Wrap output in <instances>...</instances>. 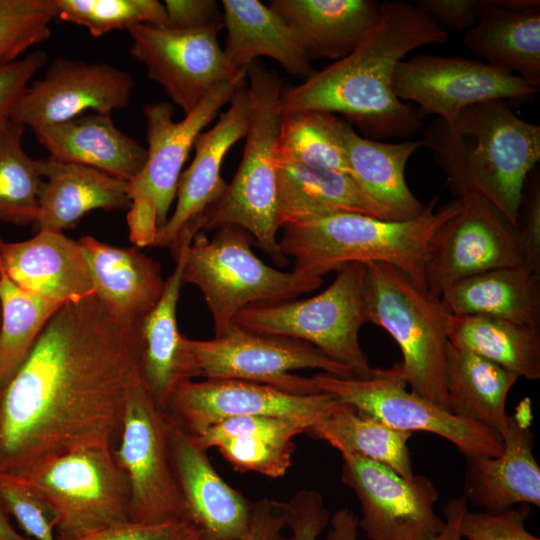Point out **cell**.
Wrapping results in <instances>:
<instances>
[{"mask_svg":"<svg viewBox=\"0 0 540 540\" xmlns=\"http://www.w3.org/2000/svg\"><path fill=\"white\" fill-rule=\"evenodd\" d=\"M143 320L96 294L62 306L0 390V472L29 479L53 460L113 449L142 380Z\"/></svg>","mask_w":540,"mask_h":540,"instance_id":"cell-1","label":"cell"},{"mask_svg":"<svg viewBox=\"0 0 540 540\" xmlns=\"http://www.w3.org/2000/svg\"><path fill=\"white\" fill-rule=\"evenodd\" d=\"M447 39L445 28L415 5L384 1L376 23L350 54L282 91L281 111L338 113L374 140L408 137L422 120L395 95V68L411 51Z\"/></svg>","mask_w":540,"mask_h":540,"instance_id":"cell-2","label":"cell"},{"mask_svg":"<svg viewBox=\"0 0 540 540\" xmlns=\"http://www.w3.org/2000/svg\"><path fill=\"white\" fill-rule=\"evenodd\" d=\"M422 140L454 189L479 193L518 231L528 174L540 160L538 125L495 99L464 108L452 126L435 120Z\"/></svg>","mask_w":540,"mask_h":540,"instance_id":"cell-3","label":"cell"},{"mask_svg":"<svg viewBox=\"0 0 540 540\" xmlns=\"http://www.w3.org/2000/svg\"><path fill=\"white\" fill-rule=\"evenodd\" d=\"M433 196L417 217L384 220L356 213H341L282 227L279 245L292 257V271L315 278L353 262H381L395 266L426 288L424 261L434 233L460 208L456 198L435 209ZM427 289V288H426Z\"/></svg>","mask_w":540,"mask_h":540,"instance_id":"cell-4","label":"cell"},{"mask_svg":"<svg viewBox=\"0 0 540 540\" xmlns=\"http://www.w3.org/2000/svg\"><path fill=\"white\" fill-rule=\"evenodd\" d=\"M250 113L236 174L205 216L202 231L235 226L250 234L274 263L287 264L278 238L277 139L282 116V79L255 61L246 69Z\"/></svg>","mask_w":540,"mask_h":540,"instance_id":"cell-5","label":"cell"},{"mask_svg":"<svg viewBox=\"0 0 540 540\" xmlns=\"http://www.w3.org/2000/svg\"><path fill=\"white\" fill-rule=\"evenodd\" d=\"M366 321L385 330L402 353L411 391L447 410L445 353L447 316L438 296L393 265L364 263Z\"/></svg>","mask_w":540,"mask_h":540,"instance_id":"cell-6","label":"cell"},{"mask_svg":"<svg viewBox=\"0 0 540 540\" xmlns=\"http://www.w3.org/2000/svg\"><path fill=\"white\" fill-rule=\"evenodd\" d=\"M253 243L245 230L222 226L211 239L200 231L185 245L183 284L201 291L215 336L223 334L247 307L296 299L323 284V278L267 265L253 252Z\"/></svg>","mask_w":540,"mask_h":540,"instance_id":"cell-7","label":"cell"},{"mask_svg":"<svg viewBox=\"0 0 540 540\" xmlns=\"http://www.w3.org/2000/svg\"><path fill=\"white\" fill-rule=\"evenodd\" d=\"M364 263L339 267L333 282L306 299L250 306L233 323L251 332L309 343L358 378L373 375L363 352L359 332L366 317L363 304Z\"/></svg>","mask_w":540,"mask_h":540,"instance_id":"cell-8","label":"cell"},{"mask_svg":"<svg viewBox=\"0 0 540 540\" xmlns=\"http://www.w3.org/2000/svg\"><path fill=\"white\" fill-rule=\"evenodd\" d=\"M182 343L187 380L236 379L307 395L322 391L312 377L293 371L319 369L338 377L358 378L353 370L309 343L251 332L234 323L213 339L183 337Z\"/></svg>","mask_w":540,"mask_h":540,"instance_id":"cell-9","label":"cell"},{"mask_svg":"<svg viewBox=\"0 0 540 540\" xmlns=\"http://www.w3.org/2000/svg\"><path fill=\"white\" fill-rule=\"evenodd\" d=\"M52 516L57 540H78L129 521V489L110 448L78 450L26 479Z\"/></svg>","mask_w":540,"mask_h":540,"instance_id":"cell-10","label":"cell"},{"mask_svg":"<svg viewBox=\"0 0 540 540\" xmlns=\"http://www.w3.org/2000/svg\"><path fill=\"white\" fill-rule=\"evenodd\" d=\"M312 378L320 391L332 394L358 412L398 430L436 434L454 444L465 457H494L502 452V438L497 433L408 391L400 362L390 368H376L366 378H343L323 372Z\"/></svg>","mask_w":540,"mask_h":540,"instance_id":"cell-11","label":"cell"},{"mask_svg":"<svg viewBox=\"0 0 540 540\" xmlns=\"http://www.w3.org/2000/svg\"><path fill=\"white\" fill-rule=\"evenodd\" d=\"M170 419L141 382L129 396L113 454L129 489V521L163 524L186 518L170 455Z\"/></svg>","mask_w":540,"mask_h":540,"instance_id":"cell-12","label":"cell"},{"mask_svg":"<svg viewBox=\"0 0 540 540\" xmlns=\"http://www.w3.org/2000/svg\"><path fill=\"white\" fill-rule=\"evenodd\" d=\"M224 25L194 29L141 24L128 30L130 54L185 114L218 84L246 79L229 62L218 42Z\"/></svg>","mask_w":540,"mask_h":540,"instance_id":"cell-13","label":"cell"},{"mask_svg":"<svg viewBox=\"0 0 540 540\" xmlns=\"http://www.w3.org/2000/svg\"><path fill=\"white\" fill-rule=\"evenodd\" d=\"M456 191L459 211L434 233L426 249L425 285L438 297L459 279L523 264L518 231L479 193L469 188Z\"/></svg>","mask_w":540,"mask_h":540,"instance_id":"cell-14","label":"cell"},{"mask_svg":"<svg viewBox=\"0 0 540 540\" xmlns=\"http://www.w3.org/2000/svg\"><path fill=\"white\" fill-rule=\"evenodd\" d=\"M246 85L247 79L218 84L181 121L173 120L175 109L169 101L149 103L143 108L147 159L127 184L129 208L150 214L159 230L166 224L182 168L197 136Z\"/></svg>","mask_w":540,"mask_h":540,"instance_id":"cell-15","label":"cell"},{"mask_svg":"<svg viewBox=\"0 0 540 540\" xmlns=\"http://www.w3.org/2000/svg\"><path fill=\"white\" fill-rule=\"evenodd\" d=\"M395 95L417 103L426 113L452 126L464 108L488 100L527 102L538 89L520 77L493 68L480 59L415 55L394 71Z\"/></svg>","mask_w":540,"mask_h":540,"instance_id":"cell-16","label":"cell"},{"mask_svg":"<svg viewBox=\"0 0 540 540\" xmlns=\"http://www.w3.org/2000/svg\"><path fill=\"white\" fill-rule=\"evenodd\" d=\"M341 456V481L361 504L358 527L369 540H432L442 531L439 492L428 477L405 478L377 462Z\"/></svg>","mask_w":540,"mask_h":540,"instance_id":"cell-17","label":"cell"},{"mask_svg":"<svg viewBox=\"0 0 540 540\" xmlns=\"http://www.w3.org/2000/svg\"><path fill=\"white\" fill-rule=\"evenodd\" d=\"M343 404L327 392L300 395L256 382L205 379L176 386L165 411L184 430L197 435L224 420L245 416L298 418L315 424Z\"/></svg>","mask_w":540,"mask_h":540,"instance_id":"cell-18","label":"cell"},{"mask_svg":"<svg viewBox=\"0 0 540 540\" xmlns=\"http://www.w3.org/2000/svg\"><path fill=\"white\" fill-rule=\"evenodd\" d=\"M133 88V76L113 65L57 58L43 78L28 86L10 119L33 130L86 110L110 115L128 105Z\"/></svg>","mask_w":540,"mask_h":540,"instance_id":"cell-19","label":"cell"},{"mask_svg":"<svg viewBox=\"0 0 540 540\" xmlns=\"http://www.w3.org/2000/svg\"><path fill=\"white\" fill-rule=\"evenodd\" d=\"M229 103L214 126L197 136L193 160L179 178L175 209L152 245L170 248L174 258L180 241L184 237L194 238L202 230L206 214L226 191L228 183L221 176L224 158L247 134L250 113L247 85Z\"/></svg>","mask_w":540,"mask_h":540,"instance_id":"cell-20","label":"cell"},{"mask_svg":"<svg viewBox=\"0 0 540 540\" xmlns=\"http://www.w3.org/2000/svg\"><path fill=\"white\" fill-rule=\"evenodd\" d=\"M169 419L170 455L186 518L200 529L201 540H243L252 502L228 485L213 467L207 450Z\"/></svg>","mask_w":540,"mask_h":540,"instance_id":"cell-21","label":"cell"},{"mask_svg":"<svg viewBox=\"0 0 540 540\" xmlns=\"http://www.w3.org/2000/svg\"><path fill=\"white\" fill-rule=\"evenodd\" d=\"M531 422V402L525 398L509 415L499 455L465 457L463 496L468 503L485 512L516 504L540 506V467L533 454Z\"/></svg>","mask_w":540,"mask_h":540,"instance_id":"cell-22","label":"cell"},{"mask_svg":"<svg viewBox=\"0 0 540 540\" xmlns=\"http://www.w3.org/2000/svg\"><path fill=\"white\" fill-rule=\"evenodd\" d=\"M0 265L21 289L62 305L95 294L81 244L62 231L41 229L20 242L0 239Z\"/></svg>","mask_w":540,"mask_h":540,"instance_id":"cell-23","label":"cell"},{"mask_svg":"<svg viewBox=\"0 0 540 540\" xmlns=\"http://www.w3.org/2000/svg\"><path fill=\"white\" fill-rule=\"evenodd\" d=\"M462 41L487 65L540 86L539 0H492Z\"/></svg>","mask_w":540,"mask_h":540,"instance_id":"cell-24","label":"cell"},{"mask_svg":"<svg viewBox=\"0 0 540 540\" xmlns=\"http://www.w3.org/2000/svg\"><path fill=\"white\" fill-rule=\"evenodd\" d=\"M42 184L34 226L62 231L77 225L88 212L129 207L128 182L97 169L57 160H36Z\"/></svg>","mask_w":540,"mask_h":540,"instance_id":"cell-25","label":"cell"},{"mask_svg":"<svg viewBox=\"0 0 540 540\" xmlns=\"http://www.w3.org/2000/svg\"><path fill=\"white\" fill-rule=\"evenodd\" d=\"M33 132L49 156L97 169L126 182L140 172L147 159L146 147L122 132L110 115L81 114Z\"/></svg>","mask_w":540,"mask_h":540,"instance_id":"cell-26","label":"cell"},{"mask_svg":"<svg viewBox=\"0 0 540 540\" xmlns=\"http://www.w3.org/2000/svg\"><path fill=\"white\" fill-rule=\"evenodd\" d=\"M95 294L115 316L143 320L160 299L165 280L157 261L136 247L122 248L83 236Z\"/></svg>","mask_w":540,"mask_h":540,"instance_id":"cell-27","label":"cell"},{"mask_svg":"<svg viewBox=\"0 0 540 540\" xmlns=\"http://www.w3.org/2000/svg\"><path fill=\"white\" fill-rule=\"evenodd\" d=\"M310 59L339 60L350 54L376 23L374 0H271Z\"/></svg>","mask_w":540,"mask_h":540,"instance_id":"cell-28","label":"cell"},{"mask_svg":"<svg viewBox=\"0 0 540 540\" xmlns=\"http://www.w3.org/2000/svg\"><path fill=\"white\" fill-rule=\"evenodd\" d=\"M226 29L224 53L237 70L246 69L260 56L279 63L289 74L309 78L311 59L285 20L258 0H223Z\"/></svg>","mask_w":540,"mask_h":540,"instance_id":"cell-29","label":"cell"},{"mask_svg":"<svg viewBox=\"0 0 540 540\" xmlns=\"http://www.w3.org/2000/svg\"><path fill=\"white\" fill-rule=\"evenodd\" d=\"M341 213L395 220L347 174L277 162V224Z\"/></svg>","mask_w":540,"mask_h":540,"instance_id":"cell-30","label":"cell"},{"mask_svg":"<svg viewBox=\"0 0 540 540\" xmlns=\"http://www.w3.org/2000/svg\"><path fill=\"white\" fill-rule=\"evenodd\" d=\"M440 302L451 315H488L539 328L540 275L524 264L483 271L443 289Z\"/></svg>","mask_w":540,"mask_h":540,"instance_id":"cell-31","label":"cell"},{"mask_svg":"<svg viewBox=\"0 0 540 540\" xmlns=\"http://www.w3.org/2000/svg\"><path fill=\"white\" fill-rule=\"evenodd\" d=\"M518 376L474 353L447 343L445 386L447 410L497 433L508 426L506 401Z\"/></svg>","mask_w":540,"mask_h":540,"instance_id":"cell-32","label":"cell"},{"mask_svg":"<svg viewBox=\"0 0 540 540\" xmlns=\"http://www.w3.org/2000/svg\"><path fill=\"white\" fill-rule=\"evenodd\" d=\"M343 140L353 179L395 220L417 217L424 209L405 179L409 158L423 140L386 143L359 135L347 121Z\"/></svg>","mask_w":540,"mask_h":540,"instance_id":"cell-33","label":"cell"},{"mask_svg":"<svg viewBox=\"0 0 540 540\" xmlns=\"http://www.w3.org/2000/svg\"><path fill=\"white\" fill-rule=\"evenodd\" d=\"M191 242H181L174 271L165 280L157 304L142 322V380L164 410L175 387L188 381L182 343L184 336L177 326V305L183 286L184 248Z\"/></svg>","mask_w":540,"mask_h":540,"instance_id":"cell-34","label":"cell"},{"mask_svg":"<svg viewBox=\"0 0 540 540\" xmlns=\"http://www.w3.org/2000/svg\"><path fill=\"white\" fill-rule=\"evenodd\" d=\"M453 346L487 359L518 377L540 379V330L488 315L447 316Z\"/></svg>","mask_w":540,"mask_h":540,"instance_id":"cell-35","label":"cell"},{"mask_svg":"<svg viewBox=\"0 0 540 540\" xmlns=\"http://www.w3.org/2000/svg\"><path fill=\"white\" fill-rule=\"evenodd\" d=\"M307 434L326 441L341 455L377 462L405 478L415 476L408 446L413 433L392 428L348 404L317 421Z\"/></svg>","mask_w":540,"mask_h":540,"instance_id":"cell-36","label":"cell"},{"mask_svg":"<svg viewBox=\"0 0 540 540\" xmlns=\"http://www.w3.org/2000/svg\"><path fill=\"white\" fill-rule=\"evenodd\" d=\"M344 124L335 114L321 110L282 113L277 162L352 177L343 140Z\"/></svg>","mask_w":540,"mask_h":540,"instance_id":"cell-37","label":"cell"},{"mask_svg":"<svg viewBox=\"0 0 540 540\" xmlns=\"http://www.w3.org/2000/svg\"><path fill=\"white\" fill-rule=\"evenodd\" d=\"M64 305L27 292L0 272V390L24 363L51 317Z\"/></svg>","mask_w":540,"mask_h":540,"instance_id":"cell-38","label":"cell"},{"mask_svg":"<svg viewBox=\"0 0 540 540\" xmlns=\"http://www.w3.org/2000/svg\"><path fill=\"white\" fill-rule=\"evenodd\" d=\"M24 130L11 119L0 123V220L34 225L42 177L23 149Z\"/></svg>","mask_w":540,"mask_h":540,"instance_id":"cell-39","label":"cell"},{"mask_svg":"<svg viewBox=\"0 0 540 540\" xmlns=\"http://www.w3.org/2000/svg\"><path fill=\"white\" fill-rule=\"evenodd\" d=\"M57 16L82 26L91 36L141 25L166 26L165 6L158 0H55Z\"/></svg>","mask_w":540,"mask_h":540,"instance_id":"cell-40","label":"cell"},{"mask_svg":"<svg viewBox=\"0 0 540 540\" xmlns=\"http://www.w3.org/2000/svg\"><path fill=\"white\" fill-rule=\"evenodd\" d=\"M55 0H0V64L50 38Z\"/></svg>","mask_w":540,"mask_h":540,"instance_id":"cell-41","label":"cell"},{"mask_svg":"<svg viewBox=\"0 0 540 540\" xmlns=\"http://www.w3.org/2000/svg\"><path fill=\"white\" fill-rule=\"evenodd\" d=\"M214 447L237 471L279 478L292 464L295 444L277 443L255 436H234L219 440Z\"/></svg>","mask_w":540,"mask_h":540,"instance_id":"cell-42","label":"cell"},{"mask_svg":"<svg viewBox=\"0 0 540 540\" xmlns=\"http://www.w3.org/2000/svg\"><path fill=\"white\" fill-rule=\"evenodd\" d=\"M314 423L304 419L277 416H245L224 420L192 435L205 450L221 439L234 436H255L277 443H294L293 439L307 433Z\"/></svg>","mask_w":540,"mask_h":540,"instance_id":"cell-43","label":"cell"},{"mask_svg":"<svg viewBox=\"0 0 540 540\" xmlns=\"http://www.w3.org/2000/svg\"><path fill=\"white\" fill-rule=\"evenodd\" d=\"M0 498L27 537L57 540L49 509L26 479L0 472Z\"/></svg>","mask_w":540,"mask_h":540,"instance_id":"cell-44","label":"cell"},{"mask_svg":"<svg viewBox=\"0 0 540 540\" xmlns=\"http://www.w3.org/2000/svg\"><path fill=\"white\" fill-rule=\"evenodd\" d=\"M530 514L528 504L499 512L467 511L460 531L465 540H540L525 528Z\"/></svg>","mask_w":540,"mask_h":540,"instance_id":"cell-45","label":"cell"},{"mask_svg":"<svg viewBox=\"0 0 540 540\" xmlns=\"http://www.w3.org/2000/svg\"><path fill=\"white\" fill-rule=\"evenodd\" d=\"M281 507L291 540H317L329 524L330 512L315 490L301 489Z\"/></svg>","mask_w":540,"mask_h":540,"instance_id":"cell-46","label":"cell"},{"mask_svg":"<svg viewBox=\"0 0 540 540\" xmlns=\"http://www.w3.org/2000/svg\"><path fill=\"white\" fill-rule=\"evenodd\" d=\"M467 511L468 502L463 495L446 502L443 507L444 527L432 540H465L461 535L460 526ZM358 520L350 509H338L330 516V528L324 540H357Z\"/></svg>","mask_w":540,"mask_h":540,"instance_id":"cell-47","label":"cell"},{"mask_svg":"<svg viewBox=\"0 0 540 540\" xmlns=\"http://www.w3.org/2000/svg\"><path fill=\"white\" fill-rule=\"evenodd\" d=\"M200 529L188 519L163 523L125 522L78 540H201Z\"/></svg>","mask_w":540,"mask_h":540,"instance_id":"cell-48","label":"cell"},{"mask_svg":"<svg viewBox=\"0 0 540 540\" xmlns=\"http://www.w3.org/2000/svg\"><path fill=\"white\" fill-rule=\"evenodd\" d=\"M47 55L42 50L28 53L22 58L0 64V123L10 114L22 97L31 78L44 66Z\"/></svg>","mask_w":540,"mask_h":540,"instance_id":"cell-49","label":"cell"},{"mask_svg":"<svg viewBox=\"0 0 540 540\" xmlns=\"http://www.w3.org/2000/svg\"><path fill=\"white\" fill-rule=\"evenodd\" d=\"M518 233L523 251V264L540 275V186L539 179L523 191L519 212Z\"/></svg>","mask_w":540,"mask_h":540,"instance_id":"cell-50","label":"cell"},{"mask_svg":"<svg viewBox=\"0 0 540 540\" xmlns=\"http://www.w3.org/2000/svg\"><path fill=\"white\" fill-rule=\"evenodd\" d=\"M492 0H418L414 4L443 28L467 31L491 5Z\"/></svg>","mask_w":540,"mask_h":540,"instance_id":"cell-51","label":"cell"},{"mask_svg":"<svg viewBox=\"0 0 540 540\" xmlns=\"http://www.w3.org/2000/svg\"><path fill=\"white\" fill-rule=\"evenodd\" d=\"M167 27L194 29L209 25H223V14L213 0H165Z\"/></svg>","mask_w":540,"mask_h":540,"instance_id":"cell-52","label":"cell"},{"mask_svg":"<svg viewBox=\"0 0 540 540\" xmlns=\"http://www.w3.org/2000/svg\"><path fill=\"white\" fill-rule=\"evenodd\" d=\"M287 527L281 502L261 499L252 502L248 531L243 540H291L284 533Z\"/></svg>","mask_w":540,"mask_h":540,"instance_id":"cell-53","label":"cell"},{"mask_svg":"<svg viewBox=\"0 0 540 540\" xmlns=\"http://www.w3.org/2000/svg\"><path fill=\"white\" fill-rule=\"evenodd\" d=\"M0 540H33L21 534L11 523L10 515L7 512L0 498Z\"/></svg>","mask_w":540,"mask_h":540,"instance_id":"cell-54","label":"cell"},{"mask_svg":"<svg viewBox=\"0 0 540 540\" xmlns=\"http://www.w3.org/2000/svg\"><path fill=\"white\" fill-rule=\"evenodd\" d=\"M0 272H1V265H0Z\"/></svg>","mask_w":540,"mask_h":540,"instance_id":"cell-55","label":"cell"}]
</instances>
